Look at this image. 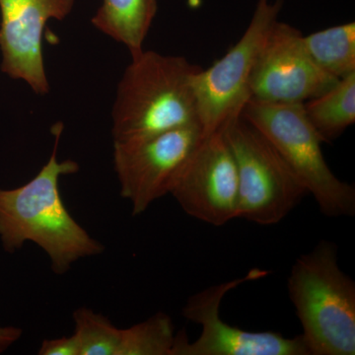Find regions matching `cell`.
Masks as SVG:
<instances>
[{
    "label": "cell",
    "instance_id": "obj_11",
    "mask_svg": "<svg viewBox=\"0 0 355 355\" xmlns=\"http://www.w3.org/2000/svg\"><path fill=\"white\" fill-rule=\"evenodd\" d=\"M74 4L76 0H0L1 71L28 84L35 94H49L44 28L49 21L64 20Z\"/></svg>",
    "mask_w": 355,
    "mask_h": 355
},
{
    "label": "cell",
    "instance_id": "obj_8",
    "mask_svg": "<svg viewBox=\"0 0 355 355\" xmlns=\"http://www.w3.org/2000/svg\"><path fill=\"white\" fill-rule=\"evenodd\" d=\"M203 135L198 123L149 139L114 144L113 164L121 197L139 216L159 198L171 195Z\"/></svg>",
    "mask_w": 355,
    "mask_h": 355
},
{
    "label": "cell",
    "instance_id": "obj_18",
    "mask_svg": "<svg viewBox=\"0 0 355 355\" xmlns=\"http://www.w3.org/2000/svg\"><path fill=\"white\" fill-rule=\"evenodd\" d=\"M22 336V330L17 327H0V354L6 352Z\"/></svg>",
    "mask_w": 355,
    "mask_h": 355
},
{
    "label": "cell",
    "instance_id": "obj_10",
    "mask_svg": "<svg viewBox=\"0 0 355 355\" xmlns=\"http://www.w3.org/2000/svg\"><path fill=\"white\" fill-rule=\"evenodd\" d=\"M171 195L188 216L209 225L238 218L237 168L222 130L203 135Z\"/></svg>",
    "mask_w": 355,
    "mask_h": 355
},
{
    "label": "cell",
    "instance_id": "obj_1",
    "mask_svg": "<svg viewBox=\"0 0 355 355\" xmlns=\"http://www.w3.org/2000/svg\"><path fill=\"white\" fill-rule=\"evenodd\" d=\"M64 125L51 128L55 137L50 159L31 181L12 190H0V241L9 253L33 242L46 252L51 268L64 275L76 261L104 251L101 243L77 223L65 207L60 191L62 176L76 174L73 160L58 161Z\"/></svg>",
    "mask_w": 355,
    "mask_h": 355
},
{
    "label": "cell",
    "instance_id": "obj_6",
    "mask_svg": "<svg viewBox=\"0 0 355 355\" xmlns=\"http://www.w3.org/2000/svg\"><path fill=\"white\" fill-rule=\"evenodd\" d=\"M284 0H258L241 39L209 69L193 77L198 125L203 135L223 130L241 116L251 100V78L266 37L277 22Z\"/></svg>",
    "mask_w": 355,
    "mask_h": 355
},
{
    "label": "cell",
    "instance_id": "obj_9",
    "mask_svg": "<svg viewBox=\"0 0 355 355\" xmlns=\"http://www.w3.org/2000/svg\"><path fill=\"white\" fill-rule=\"evenodd\" d=\"M340 79L311 58L303 35L286 23H275L260 51L251 78V100L272 104H304Z\"/></svg>",
    "mask_w": 355,
    "mask_h": 355
},
{
    "label": "cell",
    "instance_id": "obj_4",
    "mask_svg": "<svg viewBox=\"0 0 355 355\" xmlns=\"http://www.w3.org/2000/svg\"><path fill=\"white\" fill-rule=\"evenodd\" d=\"M241 116L266 137L328 217L354 216V186L329 167L323 139L306 116L303 104H272L250 100Z\"/></svg>",
    "mask_w": 355,
    "mask_h": 355
},
{
    "label": "cell",
    "instance_id": "obj_5",
    "mask_svg": "<svg viewBox=\"0 0 355 355\" xmlns=\"http://www.w3.org/2000/svg\"><path fill=\"white\" fill-rule=\"evenodd\" d=\"M238 174V218L275 225L308 195L277 149L242 116L222 130Z\"/></svg>",
    "mask_w": 355,
    "mask_h": 355
},
{
    "label": "cell",
    "instance_id": "obj_17",
    "mask_svg": "<svg viewBox=\"0 0 355 355\" xmlns=\"http://www.w3.org/2000/svg\"><path fill=\"white\" fill-rule=\"evenodd\" d=\"M40 355H80L78 338L76 334L69 336L44 340L41 343Z\"/></svg>",
    "mask_w": 355,
    "mask_h": 355
},
{
    "label": "cell",
    "instance_id": "obj_16",
    "mask_svg": "<svg viewBox=\"0 0 355 355\" xmlns=\"http://www.w3.org/2000/svg\"><path fill=\"white\" fill-rule=\"evenodd\" d=\"M80 355H118L121 329L101 314L88 308L73 313Z\"/></svg>",
    "mask_w": 355,
    "mask_h": 355
},
{
    "label": "cell",
    "instance_id": "obj_7",
    "mask_svg": "<svg viewBox=\"0 0 355 355\" xmlns=\"http://www.w3.org/2000/svg\"><path fill=\"white\" fill-rule=\"evenodd\" d=\"M268 273L253 268L240 279L207 287L191 296L182 315L200 324L202 333L195 342H190L184 331L178 333L172 355H310L301 335L286 338L275 331H245L221 319V303L226 294Z\"/></svg>",
    "mask_w": 355,
    "mask_h": 355
},
{
    "label": "cell",
    "instance_id": "obj_13",
    "mask_svg": "<svg viewBox=\"0 0 355 355\" xmlns=\"http://www.w3.org/2000/svg\"><path fill=\"white\" fill-rule=\"evenodd\" d=\"M303 108L324 142L338 139L355 123V73L340 78Z\"/></svg>",
    "mask_w": 355,
    "mask_h": 355
},
{
    "label": "cell",
    "instance_id": "obj_12",
    "mask_svg": "<svg viewBox=\"0 0 355 355\" xmlns=\"http://www.w3.org/2000/svg\"><path fill=\"white\" fill-rule=\"evenodd\" d=\"M158 0H102L91 23L98 31L118 42L137 57L144 51Z\"/></svg>",
    "mask_w": 355,
    "mask_h": 355
},
{
    "label": "cell",
    "instance_id": "obj_3",
    "mask_svg": "<svg viewBox=\"0 0 355 355\" xmlns=\"http://www.w3.org/2000/svg\"><path fill=\"white\" fill-rule=\"evenodd\" d=\"M287 288L310 355L355 354V282L340 270L336 244L323 240L299 257Z\"/></svg>",
    "mask_w": 355,
    "mask_h": 355
},
{
    "label": "cell",
    "instance_id": "obj_15",
    "mask_svg": "<svg viewBox=\"0 0 355 355\" xmlns=\"http://www.w3.org/2000/svg\"><path fill=\"white\" fill-rule=\"evenodd\" d=\"M175 340L171 318L158 312L146 321L121 329L118 355H172Z\"/></svg>",
    "mask_w": 355,
    "mask_h": 355
},
{
    "label": "cell",
    "instance_id": "obj_2",
    "mask_svg": "<svg viewBox=\"0 0 355 355\" xmlns=\"http://www.w3.org/2000/svg\"><path fill=\"white\" fill-rule=\"evenodd\" d=\"M130 58L112 109L114 144L140 141L198 125L193 77L202 67L186 58L153 51Z\"/></svg>",
    "mask_w": 355,
    "mask_h": 355
},
{
    "label": "cell",
    "instance_id": "obj_14",
    "mask_svg": "<svg viewBox=\"0 0 355 355\" xmlns=\"http://www.w3.org/2000/svg\"><path fill=\"white\" fill-rule=\"evenodd\" d=\"M313 62L336 79L355 73V23L334 26L303 36Z\"/></svg>",
    "mask_w": 355,
    "mask_h": 355
}]
</instances>
